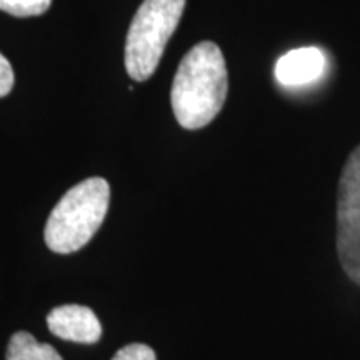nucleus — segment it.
Listing matches in <instances>:
<instances>
[{
  "label": "nucleus",
  "instance_id": "nucleus-1",
  "mask_svg": "<svg viewBox=\"0 0 360 360\" xmlns=\"http://www.w3.org/2000/svg\"><path fill=\"white\" fill-rule=\"evenodd\" d=\"M229 90V74L219 45L200 42L180 62L172 84V110L187 130L209 125L222 110Z\"/></svg>",
  "mask_w": 360,
  "mask_h": 360
},
{
  "label": "nucleus",
  "instance_id": "nucleus-2",
  "mask_svg": "<svg viewBox=\"0 0 360 360\" xmlns=\"http://www.w3.org/2000/svg\"><path fill=\"white\" fill-rule=\"evenodd\" d=\"M110 202L109 182L102 177L84 180L58 200L45 225V244L56 254H72L96 236Z\"/></svg>",
  "mask_w": 360,
  "mask_h": 360
},
{
  "label": "nucleus",
  "instance_id": "nucleus-3",
  "mask_svg": "<svg viewBox=\"0 0 360 360\" xmlns=\"http://www.w3.org/2000/svg\"><path fill=\"white\" fill-rule=\"evenodd\" d=\"M184 7L186 0H146L139 7L125 42V69L134 80L146 82L154 75Z\"/></svg>",
  "mask_w": 360,
  "mask_h": 360
},
{
  "label": "nucleus",
  "instance_id": "nucleus-4",
  "mask_svg": "<svg viewBox=\"0 0 360 360\" xmlns=\"http://www.w3.org/2000/svg\"><path fill=\"white\" fill-rule=\"evenodd\" d=\"M337 252L344 272L360 285V146L350 152L339 180Z\"/></svg>",
  "mask_w": 360,
  "mask_h": 360
},
{
  "label": "nucleus",
  "instance_id": "nucleus-5",
  "mask_svg": "<svg viewBox=\"0 0 360 360\" xmlns=\"http://www.w3.org/2000/svg\"><path fill=\"white\" fill-rule=\"evenodd\" d=\"M47 327L58 339L77 344H96L102 337V326L96 312L77 304L53 309L47 315Z\"/></svg>",
  "mask_w": 360,
  "mask_h": 360
},
{
  "label": "nucleus",
  "instance_id": "nucleus-6",
  "mask_svg": "<svg viewBox=\"0 0 360 360\" xmlns=\"http://www.w3.org/2000/svg\"><path fill=\"white\" fill-rule=\"evenodd\" d=\"M326 64V56L321 49H295L277 60L276 79L283 87H304L322 77Z\"/></svg>",
  "mask_w": 360,
  "mask_h": 360
},
{
  "label": "nucleus",
  "instance_id": "nucleus-7",
  "mask_svg": "<svg viewBox=\"0 0 360 360\" xmlns=\"http://www.w3.org/2000/svg\"><path fill=\"white\" fill-rule=\"evenodd\" d=\"M7 360H64L51 344H42L29 332H15L7 347Z\"/></svg>",
  "mask_w": 360,
  "mask_h": 360
},
{
  "label": "nucleus",
  "instance_id": "nucleus-8",
  "mask_svg": "<svg viewBox=\"0 0 360 360\" xmlns=\"http://www.w3.org/2000/svg\"><path fill=\"white\" fill-rule=\"evenodd\" d=\"M52 0H0V11L13 17L42 15L51 7Z\"/></svg>",
  "mask_w": 360,
  "mask_h": 360
},
{
  "label": "nucleus",
  "instance_id": "nucleus-9",
  "mask_svg": "<svg viewBox=\"0 0 360 360\" xmlns=\"http://www.w3.org/2000/svg\"><path fill=\"white\" fill-rule=\"evenodd\" d=\"M112 360H157V355L146 344H129L120 349Z\"/></svg>",
  "mask_w": 360,
  "mask_h": 360
},
{
  "label": "nucleus",
  "instance_id": "nucleus-10",
  "mask_svg": "<svg viewBox=\"0 0 360 360\" xmlns=\"http://www.w3.org/2000/svg\"><path fill=\"white\" fill-rule=\"evenodd\" d=\"M13 87V70L11 62L0 53V97H6L11 94Z\"/></svg>",
  "mask_w": 360,
  "mask_h": 360
}]
</instances>
